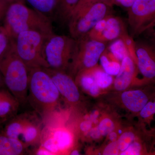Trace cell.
Here are the masks:
<instances>
[{"mask_svg": "<svg viewBox=\"0 0 155 155\" xmlns=\"http://www.w3.org/2000/svg\"><path fill=\"white\" fill-rule=\"evenodd\" d=\"M153 46L145 43L136 44V55L140 71L145 77L151 78L155 76V63Z\"/></svg>", "mask_w": 155, "mask_h": 155, "instance_id": "7c38bea8", "label": "cell"}, {"mask_svg": "<svg viewBox=\"0 0 155 155\" xmlns=\"http://www.w3.org/2000/svg\"><path fill=\"white\" fill-rule=\"evenodd\" d=\"M136 0H111L110 5H116L129 8Z\"/></svg>", "mask_w": 155, "mask_h": 155, "instance_id": "1f68e13d", "label": "cell"}, {"mask_svg": "<svg viewBox=\"0 0 155 155\" xmlns=\"http://www.w3.org/2000/svg\"><path fill=\"white\" fill-rule=\"evenodd\" d=\"M4 85H5V84H4V81H3L2 76L0 72V86Z\"/></svg>", "mask_w": 155, "mask_h": 155, "instance_id": "8d00e7d4", "label": "cell"}, {"mask_svg": "<svg viewBox=\"0 0 155 155\" xmlns=\"http://www.w3.org/2000/svg\"><path fill=\"white\" fill-rule=\"evenodd\" d=\"M70 154L72 155H79V153L77 150H74L72 151L71 153H70Z\"/></svg>", "mask_w": 155, "mask_h": 155, "instance_id": "74e56055", "label": "cell"}, {"mask_svg": "<svg viewBox=\"0 0 155 155\" xmlns=\"http://www.w3.org/2000/svg\"><path fill=\"white\" fill-rule=\"evenodd\" d=\"M125 29L122 20L112 15L107 16V21L102 33L103 42L112 41L120 38Z\"/></svg>", "mask_w": 155, "mask_h": 155, "instance_id": "2e32d148", "label": "cell"}, {"mask_svg": "<svg viewBox=\"0 0 155 155\" xmlns=\"http://www.w3.org/2000/svg\"><path fill=\"white\" fill-rule=\"evenodd\" d=\"M112 6L98 2L74 10L67 24L70 36L79 40L86 36L95 25L112 13Z\"/></svg>", "mask_w": 155, "mask_h": 155, "instance_id": "8992f818", "label": "cell"}, {"mask_svg": "<svg viewBox=\"0 0 155 155\" xmlns=\"http://www.w3.org/2000/svg\"><path fill=\"white\" fill-rule=\"evenodd\" d=\"M94 72L92 74H84L80 78L81 86L84 89L89 91L93 95H96L99 93L98 86L96 82Z\"/></svg>", "mask_w": 155, "mask_h": 155, "instance_id": "7402d4cb", "label": "cell"}, {"mask_svg": "<svg viewBox=\"0 0 155 155\" xmlns=\"http://www.w3.org/2000/svg\"><path fill=\"white\" fill-rule=\"evenodd\" d=\"M3 22V26L13 39L26 31H37L45 36L54 33L51 19L20 1L10 3Z\"/></svg>", "mask_w": 155, "mask_h": 155, "instance_id": "6da1fadb", "label": "cell"}, {"mask_svg": "<svg viewBox=\"0 0 155 155\" xmlns=\"http://www.w3.org/2000/svg\"><path fill=\"white\" fill-rule=\"evenodd\" d=\"M5 0H0V22L3 21L6 11L10 3Z\"/></svg>", "mask_w": 155, "mask_h": 155, "instance_id": "d6a6232c", "label": "cell"}, {"mask_svg": "<svg viewBox=\"0 0 155 155\" xmlns=\"http://www.w3.org/2000/svg\"><path fill=\"white\" fill-rule=\"evenodd\" d=\"M94 75L97 85L101 88L108 87L113 82V78L111 75L104 71L97 70L94 72Z\"/></svg>", "mask_w": 155, "mask_h": 155, "instance_id": "cb8c5ba5", "label": "cell"}, {"mask_svg": "<svg viewBox=\"0 0 155 155\" xmlns=\"http://www.w3.org/2000/svg\"><path fill=\"white\" fill-rule=\"evenodd\" d=\"M92 121L91 120H86L81 122L80 127L81 130L83 131H86L89 130L91 128Z\"/></svg>", "mask_w": 155, "mask_h": 155, "instance_id": "836d02e7", "label": "cell"}, {"mask_svg": "<svg viewBox=\"0 0 155 155\" xmlns=\"http://www.w3.org/2000/svg\"><path fill=\"white\" fill-rule=\"evenodd\" d=\"M90 135L91 137L93 138H98L101 135L98 127H95V128L92 129L90 132Z\"/></svg>", "mask_w": 155, "mask_h": 155, "instance_id": "e575fe53", "label": "cell"}, {"mask_svg": "<svg viewBox=\"0 0 155 155\" xmlns=\"http://www.w3.org/2000/svg\"><path fill=\"white\" fill-rule=\"evenodd\" d=\"M14 39L3 25H0V61L14 47Z\"/></svg>", "mask_w": 155, "mask_h": 155, "instance_id": "ffe728a7", "label": "cell"}, {"mask_svg": "<svg viewBox=\"0 0 155 155\" xmlns=\"http://www.w3.org/2000/svg\"><path fill=\"white\" fill-rule=\"evenodd\" d=\"M80 0H59L55 17L62 23H67Z\"/></svg>", "mask_w": 155, "mask_h": 155, "instance_id": "d6986e66", "label": "cell"}, {"mask_svg": "<svg viewBox=\"0 0 155 155\" xmlns=\"http://www.w3.org/2000/svg\"><path fill=\"white\" fill-rule=\"evenodd\" d=\"M120 38H122L125 43L130 58L131 57H136V44L134 41L132 37L129 36L125 31L122 35V36L120 37Z\"/></svg>", "mask_w": 155, "mask_h": 155, "instance_id": "484cf974", "label": "cell"}, {"mask_svg": "<svg viewBox=\"0 0 155 155\" xmlns=\"http://www.w3.org/2000/svg\"><path fill=\"white\" fill-rule=\"evenodd\" d=\"M122 100L125 107L134 112L141 110L148 102L147 97L139 90L125 92L122 95Z\"/></svg>", "mask_w": 155, "mask_h": 155, "instance_id": "e0dca14e", "label": "cell"}, {"mask_svg": "<svg viewBox=\"0 0 155 155\" xmlns=\"http://www.w3.org/2000/svg\"><path fill=\"white\" fill-rule=\"evenodd\" d=\"M44 35L34 31L19 33L14 39V49L17 56L29 69L49 68L42 54Z\"/></svg>", "mask_w": 155, "mask_h": 155, "instance_id": "52a82bcc", "label": "cell"}, {"mask_svg": "<svg viewBox=\"0 0 155 155\" xmlns=\"http://www.w3.org/2000/svg\"><path fill=\"white\" fill-rule=\"evenodd\" d=\"M141 147L138 143L130 144L124 151L121 153L122 155H138L140 154Z\"/></svg>", "mask_w": 155, "mask_h": 155, "instance_id": "83f0119b", "label": "cell"}, {"mask_svg": "<svg viewBox=\"0 0 155 155\" xmlns=\"http://www.w3.org/2000/svg\"><path fill=\"white\" fill-rule=\"evenodd\" d=\"M101 64L106 72L111 75H116L120 69L121 65L115 61H110L107 56L101 55L100 57Z\"/></svg>", "mask_w": 155, "mask_h": 155, "instance_id": "603a6c76", "label": "cell"}, {"mask_svg": "<svg viewBox=\"0 0 155 155\" xmlns=\"http://www.w3.org/2000/svg\"><path fill=\"white\" fill-rule=\"evenodd\" d=\"M78 41L71 36L52 34L45 37L42 47V54L50 69L64 72L73 61L76 54Z\"/></svg>", "mask_w": 155, "mask_h": 155, "instance_id": "5b68a950", "label": "cell"}, {"mask_svg": "<svg viewBox=\"0 0 155 155\" xmlns=\"http://www.w3.org/2000/svg\"><path fill=\"white\" fill-rule=\"evenodd\" d=\"M140 111V115L142 117L146 118L150 117L155 113V103L149 102Z\"/></svg>", "mask_w": 155, "mask_h": 155, "instance_id": "f1b7e54d", "label": "cell"}, {"mask_svg": "<svg viewBox=\"0 0 155 155\" xmlns=\"http://www.w3.org/2000/svg\"><path fill=\"white\" fill-rule=\"evenodd\" d=\"M5 1H7V2H19V1L25 2H24V0H5Z\"/></svg>", "mask_w": 155, "mask_h": 155, "instance_id": "f35d334b", "label": "cell"}, {"mask_svg": "<svg viewBox=\"0 0 155 155\" xmlns=\"http://www.w3.org/2000/svg\"><path fill=\"white\" fill-rule=\"evenodd\" d=\"M128 9L131 36H137L154 26L155 0H136Z\"/></svg>", "mask_w": 155, "mask_h": 155, "instance_id": "ba28073f", "label": "cell"}, {"mask_svg": "<svg viewBox=\"0 0 155 155\" xmlns=\"http://www.w3.org/2000/svg\"><path fill=\"white\" fill-rule=\"evenodd\" d=\"M19 102L5 85L0 86V125L19 112Z\"/></svg>", "mask_w": 155, "mask_h": 155, "instance_id": "4fadbf2b", "label": "cell"}, {"mask_svg": "<svg viewBox=\"0 0 155 155\" xmlns=\"http://www.w3.org/2000/svg\"><path fill=\"white\" fill-rule=\"evenodd\" d=\"M119 147L118 141L112 142L106 147L104 152V155H118Z\"/></svg>", "mask_w": 155, "mask_h": 155, "instance_id": "f546056e", "label": "cell"}, {"mask_svg": "<svg viewBox=\"0 0 155 155\" xmlns=\"http://www.w3.org/2000/svg\"><path fill=\"white\" fill-rule=\"evenodd\" d=\"M51 78L60 95H62L69 102L76 103L80 98V94L72 78L62 71L49 68H44Z\"/></svg>", "mask_w": 155, "mask_h": 155, "instance_id": "8fae6325", "label": "cell"}, {"mask_svg": "<svg viewBox=\"0 0 155 155\" xmlns=\"http://www.w3.org/2000/svg\"><path fill=\"white\" fill-rule=\"evenodd\" d=\"M110 140L112 142L116 141V139H117V134L115 132H112L110 133Z\"/></svg>", "mask_w": 155, "mask_h": 155, "instance_id": "d590c367", "label": "cell"}, {"mask_svg": "<svg viewBox=\"0 0 155 155\" xmlns=\"http://www.w3.org/2000/svg\"><path fill=\"white\" fill-rule=\"evenodd\" d=\"M44 124L35 111L26 110L1 124L0 132L20 140L30 150L40 144Z\"/></svg>", "mask_w": 155, "mask_h": 155, "instance_id": "3957f363", "label": "cell"}, {"mask_svg": "<svg viewBox=\"0 0 155 155\" xmlns=\"http://www.w3.org/2000/svg\"><path fill=\"white\" fill-rule=\"evenodd\" d=\"M59 0H24L32 8L46 16L51 20L55 17Z\"/></svg>", "mask_w": 155, "mask_h": 155, "instance_id": "ac0fdd59", "label": "cell"}, {"mask_svg": "<svg viewBox=\"0 0 155 155\" xmlns=\"http://www.w3.org/2000/svg\"><path fill=\"white\" fill-rule=\"evenodd\" d=\"M30 155V150L20 140L0 132V155Z\"/></svg>", "mask_w": 155, "mask_h": 155, "instance_id": "9a60e30c", "label": "cell"}, {"mask_svg": "<svg viewBox=\"0 0 155 155\" xmlns=\"http://www.w3.org/2000/svg\"><path fill=\"white\" fill-rule=\"evenodd\" d=\"M110 46L109 50L114 58L122 61L126 57H130L125 43L122 38L116 39Z\"/></svg>", "mask_w": 155, "mask_h": 155, "instance_id": "44dd1931", "label": "cell"}, {"mask_svg": "<svg viewBox=\"0 0 155 155\" xmlns=\"http://www.w3.org/2000/svg\"><path fill=\"white\" fill-rule=\"evenodd\" d=\"M72 136L69 131L58 129L50 131L44 127L40 145L51 152L53 155L69 148L72 144Z\"/></svg>", "mask_w": 155, "mask_h": 155, "instance_id": "30bf717a", "label": "cell"}, {"mask_svg": "<svg viewBox=\"0 0 155 155\" xmlns=\"http://www.w3.org/2000/svg\"><path fill=\"white\" fill-rule=\"evenodd\" d=\"M114 127V122L110 119H105L100 123L98 129L101 135L106 136L112 132Z\"/></svg>", "mask_w": 155, "mask_h": 155, "instance_id": "4316f807", "label": "cell"}, {"mask_svg": "<svg viewBox=\"0 0 155 155\" xmlns=\"http://www.w3.org/2000/svg\"><path fill=\"white\" fill-rule=\"evenodd\" d=\"M134 139V135L131 132H127L123 133L120 136L118 140L119 149L123 152L129 146Z\"/></svg>", "mask_w": 155, "mask_h": 155, "instance_id": "d4e9b609", "label": "cell"}, {"mask_svg": "<svg viewBox=\"0 0 155 155\" xmlns=\"http://www.w3.org/2000/svg\"><path fill=\"white\" fill-rule=\"evenodd\" d=\"M60 95L57 87L44 68L29 69L27 102L44 122L54 110Z\"/></svg>", "mask_w": 155, "mask_h": 155, "instance_id": "7a4b0ae2", "label": "cell"}, {"mask_svg": "<svg viewBox=\"0 0 155 155\" xmlns=\"http://www.w3.org/2000/svg\"><path fill=\"white\" fill-rule=\"evenodd\" d=\"M111 1V0H80L73 11L96 3L104 2L110 5Z\"/></svg>", "mask_w": 155, "mask_h": 155, "instance_id": "4dcf8cb0", "label": "cell"}, {"mask_svg": "<svg viewBox=\"0 0 155 155\" xmlns=\"http://www.w3.org/2000/svg\"><path fill=\"white\" fill-rule=\"evenodd\" d=\"M0 72L5 86L21 107L28 104L29 69L17 56L14 47L0 61Z\"/></svg>", "mask_w": 155, "mask_h": 155, "instance_id": "277c9868", "label": "cell"}, {"mask_svg": "<svg viewBox=\"0 0 155 155\" xmlns=\"http://www.w3.org/2000/svg\"><path fill=\"white\" fill-rule=\"evenodd\" d=\"M135 72V66L132 59L126 57L122 61L120 69L115 81V87L118 91L127 88L133 79Z\"/></svg>", "mask_w": 155, "mask_h": 155, "instance_id": "5bb4252c", "label": "cell"}, {"mask_svg": "<svg viewBox=\"0 0 155 155\" xmlns=\"http://www.w3.org/2000/svg\"><path fill=\"white\" fill-rule=\"evenodd\" d=\"M78 45L73 63L84 68L94 67L106 49L105 43L91 39L86 36L78 40Z\"/></svg>", "mask_w": 155, "mask_h": 155, "instance_id": "9c48e42d", "label": "cell"}]
</instances>
